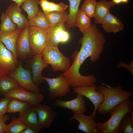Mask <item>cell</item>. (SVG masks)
<instances>
[{"mask_svg":"<svg viewBox=\"0 0 133 133\" xmlns=\"http://www.w3.org/2000/svg\"><path fill=\"white\" fill-rule=\"evenodd\" d=\"M81 39L82 46L69 69L63 72L70 86L74 87L91 85L97 82L92 75H82L79 71L82 64L88 57L92 63L99 59L105 42L103 34L95 25H91L89 29L83 33Z\"/></svg>","mask_w":133,"mask_h":133,"instance_id":"cell-1","label":"cell"},{"mask_svg":"<svg viewBox=\"0 0 133 133\" xmlns=\"http://www.w3.org/2000/svg\"><path fill=\"white\" fill-rule=\"evenodd\" d=\"M101 83L102 85L98 86L96 90L104 96L103 101L97 109L101 115L110 114L115 107L133 95L132 92L123 89L120 85L111 86Z\"/></svg>","mask_w":133,"mask_h":133,"instance_id":"cell-2","label":"cell"},{"mask_svg":"<svg viewBox=\"0 0 133 133\" xmlns=\"http://www.w3.org/2000/svg\"><path fill=\"white\" fill-rule=\"evenodd\" d=\"M133 112V101L127 99L115 107L110 113V117L106 121L97 122V133H119V126L123 117Z\"/></svg>","mask_w":133,"mask_h":133,"instance_id":"cell-3","label":"cell"},{"mask_svg":"<svg viewBox=\"0 0 133 133\" xmlns=\"http://www.w3.org/2000/svg\"><path fill=\"white\" fill-rule=\"evenodd\" d=\"M43 55V61L50 65L54 71H61L65 72L67 71L71 66L70 58L62 53L57 47L47 46Z\"/></svg>","mask_w":133,"mask_h":133,"instance_id":"cell-4","label":"cell"},{"mask_svg":"<svg viewBox=\"0 0 133 133\" xmlns=\"http://www.w3.org/2000/svg\"><path fill=\"white\" fill-rule=\"evenodd\" d=\"M43 79L48 84L49 87L47 89L49 92L48 96L52 100L57 98H62L66 96L70 91V86L63 73L56 78H50L43 76Z\"/></svg>","mask_w":133,"mask_h":133,"instance_id":"cell-5","label":"cell"},{"mask_svg":"<svg viewBox=\"0 0 133 133\" xmlns=\"http://www.w3.org/2000/svg\"><path fill=\"white\" fill-rule=\"evenodd\" d=\"M47 29L30 26L29 38L31 49L34 55L43 54L47 46Z\"/></svg>","mask_w":133,"mask_h":133,"instance_id":"cell-6","label":"cell"},{"mask_svg":"<svg viewBox=\"0 0 133 133\" xmlns=\"http://www.w3.org/2000/svg\"><path fill=\"white\" fill-rule=\"evenodd\" d=\"M65 22L62 21L55 25H50L48 29L47 46L58 47L60 43H65L68 41L70 35L66 30Z\"/></svg>","mask_w":133,"mask_h":133,"instance_id":"cell-7","label":"cell"},{"mask_svg":"<svg viewBox=\"0 0 133 133\" xmlns=\"http://www.w3.org/2000/svg\"><path fill=\"white\" fill-rule=\"evenodd\" d=\"M18 64L13 53L0 41V77L13 72Z\"/></svg>","mask_w":133,"mask_h":133,"instance_id":"cell-8","label":"cell"},{"mask_svg":"<svg viewBox=\"0 0 133 133\" xmlns=\"http://www.w3.org/2000/svg\"><path fill=\"white\" fill-rule=\"evenodd\" d=\"M4 96L29 102L35 107L40 105L44 98L39 92L30 91L20 86L11 90Z\"/></svg>","mask_w":133,"mask_h":133,"instance_id":"cell-9","label":"cell"},{"mask_svg":"<svg viewBox=\"0 0 133 133\" xmlns=\"http://www.w3.org/2000/svg\"><path fill=\"white\" fill-rule=\"evenodd\" d=\"M8 75L15 79L20 86L27 90L35 93L39 92L40 88L33 83L30 71L25 69L21 63L14 71Z\"/></svg>","mask_w":133,"mask_h":133,"instance_id":"cell-10","label":"cell"},{"mask_svg":"<svg viewBox=\"0 0 133 133\" xmlns=\"http://www.w3.org/2000/svg\"><path fill=\"white\" fill-rule=\"evenodd\" d=\"M97 87L94 84L87 86L74 87V89L75 93L86 97L93 103L94 109L91 115L95 120L96 117V113L97 108L104 99L103 95L96 90Z\"/></svg>","mask_w":133,"mask_h":133,"instance_id":"cell-11","label":"cell"},{"mask_svg":"<svg viewBox=\"0 0 133 133\" xmlns=\"http://www.w3.org/2000/svg\"><path fill=\"white\" fill-rule=\"evenodd\" d=\"M29 25L23 29L16 43V53L17 57L26 59L32 57L34 55L30 49L29 38Z\"/></svg>","mask_w":133,"mask_h":133,"instance_id":"cell-12","label":"cell"},{"mask_svg":"<svg viewBox=\"0 0 133 133\" xmlns=\"http://www.w3.org/2000/svg\"><path fill=\"white\" fill-rule=\"evenodd\" d=\"M52 105L69 109L75 114H84L87 110L84 96L79 94H77L75 98L70 100L65 101L57 99Z\"/></svg>","mask_w":133,"mask_h":133,"instance_id":"cell-13","label":"cell"},{"mask_svg":"<svg viewBox=\"0 0 133 133\" xmlns=\"http://www.w3.org/2000/svg\"><path fill=\"white\" fill-rule=\"evenodd\" d=\"M39 125L41 130L49 128L56 116L52 107L41 104L35 107Z\"/></svg>","mask_w":133,"mask_h":133,"instance_id":"cell-14","label":"cell"},{"mask_svg":"<svg viewBox=\"0 0 133 133\" xmlns=\"http://www.w3.org/2000/svg\"><path fill=\"white\" fill-rule=\"evenodd\" d=\"M31 58L30 66L32 71V80L34 84L38 86L44 82L42 72L48 65L43 61V54L34 55Z\"/></svg>","mask_w":133,"mask_h":133,"instance_id":"cell-15","label":"cell"},{"mask_svg":"<svg viewBox=\"0 0 133 133\" xmlns=\"http://www.w3.org/2000/svg\"><path fill=\"white\" fill-rule=\"evenodd\" d=\"M75 120L79 122L78 129L86 133H97V123L95 121L91 115H86L84 114H74L70 118V121Z\"/></svg>","mask_w":133,"mask_h":133,"instance_id":"cell-16","label":"cell"},{"mask_svg":"<svg viewBox=\"0 0 133 133\" xmlns=\"http://www.w3.org/2000/svg\"><path fill=\"white\" fill-rule=\"evenodd\" d=\"M22 11L20 7L14 3L9 6L5 13L16 25L17 28L21 30L29 25V20L22 14Z\"/></svg>","mask_w":133,"mask_h":133,"instance_id":"cell-17","label":"cell"},{"mask_svg":"<svg viewBox=\"0 0 133 133\" xmlns=\"http://www.w3.org/2000/svg\"><path fill=\"white\" fill-rule=\"evenodd\" d=\"M35 107L32 106L23 112L20 113L19 117L28 127L36 131L38 133L41 131Z\"/></svg>","mask_w":133,"mask_h":133,"instance_id":"cell-18","label":"cell"},{"mask_svg":"<svg viewBox=\"0 0 133 133\" xmlns=\"http://www.w3.org/2000/svg\"><path fill=\"white\" fill-rule=\"evenodd\" d=\"M101 24L104 30L108 33L119 32L122 30L124 27L121 20L111 14L110 12L103 18Z\"/></svg>","mask_w":133,"mask_h":133,"instance_id":"cell-19","label":"cell"},{"mask_svg":"<svg viewBox=\"0 0 133 133\" xmlns=\"http://www.w3.org/2000/svg\"><path fill=\"white\" fill-rule=\"evenodd\" d=\"M22 30L18 29L14 31L7 33H4L0 31V41L13 53L17 59L16 53V44Z\"/></svg>","mask_w":133,"mask_h":133,"instance_id":"cell-20","label":"cell"},{"mask_svg":"<svg viewBox=\"0 0 133 133\" xmlns=\"http://www.w3.org/2000/svg\"><path fill=\"white\" fill-rule=\"evenodd\" d=\"M115 5L112 1L102 0L97 2L93 17L95 23L101 24L103 18L110 12V8Z\"/></svg>","mask_w":133,"mask_h":133,"instance_id":"cell-21","label":"cell"},{"mask_svg":"<svg viewBox=\"0 0 133 133\" xmlns=\"http://www.w3.org/2000/svg\"><path fill=\"white\" fill-rule=\"evenodd\" d=\"M69 3L66 27L67 29L75 27L76 16L82 0H68Z\"/></svg>","mask_w":133,"mask_h":133,"instance_id":"cell-22","label":"cell"},{"mask_svg":"<svg viewBox=\"0 0 133 133\" xmlns=\"http://www.w3.org/2000/svg\"><path fill=\"white\" fill-rule=\"evenodd\" d=\"M20 86L15 79L8 75L0 77V95H4L11 90Z\"/></svg>","mask_w":133,"mask_h":133,"instance_id":"cell-23","label":"cell"},{"mask_svg":"<svg viewBox=\"0 0 133 133\" xmlns=\"http://www.w3.org/2000/svg\"><path fill=\"white\" fill-rule=\"evenodd\" d=\"M91 18L81 9L77 13L75 26L78 27L82 33L89 29L91 25Z\"/></svg>","mask_w":133,"mask_h":133,"instance_id":"cell-24","label":"cell"},{"mask_svg":"<svg viewBox=\"0 0 133 133\" xmlns=\"http://www.w3.org/2000/svg\"><path fill=\"white\" fill-rule=\"evenodd\" d=\"M32 106L29 102L12 98L8 104L7 113H21Z\"/></svg>","mask_w":133,"mask_h":133,"instance_id":"cell-25","label":"cell"},{"mask_svg":"<svg viewBox=\"0 0 133 133\" xmlns=\"http://www.w3.org/2000/svg\"><path fill=\"white\" fill-rule=\"evenodd\" d=\"M30 26H33L44 29H48L50 23L43 12L40 10L38 13L29 20Z\"/></svg>","mask_w":133,"mask_h":133,"instance_id":"cell-26","label":"cell"},{"mask_svg":"<svg viewBox=\"0 0 133 133\" xmlns=\"http://www.w3.org/2000/svg\"><path fill=\"white\" fill-rule=\"evenodd\" d=\"M27 127L19 117L13 116L10 123L7 125L6 133H22Z\"/></svg>","mask_w":133,"mask_h":133,"instance_id":"cell-27","label":"cell"},{"mask_svg":"<svg viewBox=\"0 0 133 133\" xmlns=\"http://www.w3.org/2000/svg\"><path fill=\"white\" fill-rule=\"evenodd\" d=\"M39 0H25L21 7L27 14L29 20L35 16L40 10L38 7Z\"/></svg>","mask_w":133,"mask_h":133,"instance_id":"cell-28","label":"cell"},{"mask_svg":"<svg viewBox=\"0 0 133 133\" xmlns=\"http://www.w3.org/2000/svg\"><path fill=\"white\" fill-rule=\"evenodd\" d=\"M43 13L50 25H55L62 21L66 22L67 19L68 13L67 12H60L54 11Z\"/></svg>","mask_w":133,"mask_h":133,"instance_id":"cell-29","label":"cell"},{"mask_svg":"<svg viewBox=\"0 0 133 133\" xmlns=\"http://www.w3.org/2000/svg\"><path fill=\"white\" fill-rule=\"evenodd\" d=\"M0 19V31L1 32L4 33L14 31L18 29L16 25L5 13H1Z\"/></svg>","mask_w":133,"mask_h":133,"instance_id":"cell-30","label":"cell"},{"mask_svg":"<svg viewBox=\"0 0 133 133\" xmlns=\"http://www.w3.org/2000/svg\"><path fill=\"white\" fill-rule=\"evenodd\" d=\"M133 112L127 113L122 118L120 123L119 133H133Z\"/></svg>","mask_w":133,"mask_h":133,"instance_id":"cell-31","label":"cell"},{"mask_svg":"<svg viewBox=\"0 0 133 133\" xmlns=\"http://www.w3.org/2000/svg\"><path fill=\"white\" fill-rule=\"evenodd\" d=\"M97 0H84L81 8L90 18L94 17Z\"/></svg>","mask_w":133,"mask_h":133,"instance_id":"cell-32","label":"cell"},{"mask_svg":"<svg viewBox=\"0 0 133 133\" xmlns=\"http://www.w3.org/2000/svg\"><path fill=\"white\" fill-rule=\"evenodd\" d=\"M69 7V6L62 2L56 3L50 1L49 9L47 12L55 11L63 12Z\"/></svg>","mask_w":133,"mask_h":133,"instance_id":"cell-33","label":"cell"},{"mask_svg":"<svg viewBox=\"0 0 133 133\" xmlns=\"http://www.w3.org/2000/svg\"><path fill=\"white\" fill-rule=\"evenodd\" d=\"M12 98L7 97L0 99V115L3 116L7 113L8 104Z\"/></svg>","mask_w":133,"mask_h":133,"instance_id":"cell-34","label":"cell"},{"mask_svg":"<svg viewBox=\"0 0 133 133\" xmlns=\"http://www.w3.org/2000/svg\"><path fill=\"white\" fill-rule=\"evenodd\" d=\"M50 1L48 0H39V4L43 12L48 11L49 7Z\"/></svg>","mask_w":133,"mask_h":133,"instance_id":"cell-35","label":"cell"},{"mask_svg":"<svg viewBox=\"0 0 133 133\" xmlns=\"http://www.w3.org/2000/svg\"><path fill=\"white\" fill-rule=\"evenodd\" d=\"M7 125L4 122H0V133H5L7 129Z\"/></svg>","mask_w":133,"mask_h":133,"instance_id":"cell-36","label":"cell"},{"mask_svg":"<svg viewBox=\"0 0 133 133\" xmlns=\"http://www.w3.org/2000/svg\"><path fill=\"white\" fill-rule=\"evenodd\" d=\"M22 133H38L35 130L32 128L28 127L23 131Z\"/></svg>","mask_w":133,"mask_h":133,"instance_id":"cell-37","label":"cell"},{"mask_svg":"<svg viewBox=\"0 0 133 133\" xmlns=\"http://www.w3.org/2000/svg\"><path fill=\"white\" fill-rule=\"evenodd\" d=\"M10 119V116L6 115L3 116L0 115V122H5Z\"/></svg>","mask_w":133,"mask_h":133,"instance_id":"cell-38","label":"cell"},{"mask_svg":"<svg viewBox=\"0 0 133 133\" xmlns=\"http://www.w3.org/2000/svg\"><path fill=\"white\" fill-rule=\"evenodd\" d=\"M15 2L19 7L21 5L25 0H11Z\"/></svg>","mask_w":133,"mask_h":133,"instance_id":"cell-39","label":"cell"},{"mask_svg":"<svg viewBox=\"0 0 133 133\" xmlns=\"http://www.w3.org/2000/svg\"><path fill=\"white\" fill-rule=\"evenodd\" d=\"M111 1L116 5H118L122 3L121 0H112Z\"/></svg>","mask_w":133,"mask_h":133,"instance_id":"cell-40","label":"cell"},{"mask_svg":"<svg viewBox=\"0 0 133 133\" xmlns=\"http://www.w3.org/2000/svg\"><path fill=\"white\" fill-rule=\"evenodd\" d=\"M122 3H127L128 2L129 0H121Z\"/></svg>","mask_w":133,"mask_h":133,"instance_id":"cell-41","label":"cell"},{"mask_svg":"<svg viewBox=\"0 0 133 133\" xmlns=\"http://www.w3.org/2000/svg\"><path fill=\"white\" fill-rule=\"evenodd\" d=\"M0 11H1V8H0Z\"/></svg>","mask_w":133,"mask_h":133,"instance_id":"cell-42","label":"cell"}]
</instances>
